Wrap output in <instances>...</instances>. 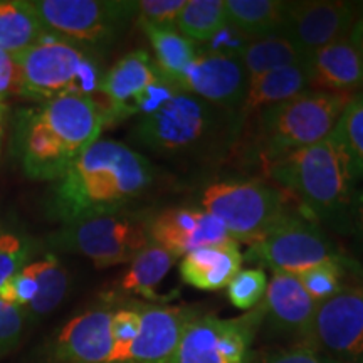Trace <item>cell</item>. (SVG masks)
<instances>
[{"label":"cell","instance_id":"21","mask_svg":"<svg viewBox=\"0 0 363 363\" xmlns=\"http://www.w3.org/2000/svg\"><path fill=\"white\" fill-rule=\"evenodd\" d=\"M244 254L235 239L224 244L195 249L180 261V276L185 284L201 291H219L240 271Z\"/></svg>","mask_w":363,"mask_h":363},{"label":"cell","instance_id":"22","mask_svg":"<svg viewBox=\"0 0 363 363\" xmlns=\"http://www.w3.org/2000/svg\"><path fill=\"white\" fill-rule=\"evenodd\" d=\"M308 89H310V79H308L306 59L296 65L278 67V69L249 79L246 98L238 113L240 128L246 125L249 118L257 115L259 111L288 101Z\"/></svg>","mask_w":363,"mask_h":363},{"label":"cell","instance_id":"19","mask_svg":"<svg viewBox=\"0 0 363 363\" xmlns=\"http://www.w3.org/2000/svg\"><path fill=\"white\" fill-rule=\"evenodd\" d=\"M163 79L155 62L145 51L126 54L104 72L99 94L104 98L101 108L106 115L108 125L135 116V101L152 84Z\"/></svg>","mask_w":363,"mask_h":363},{"label":"cell","instance_id":"18","mask_svg":"<svg viewBox=\"0 0 363 363\" xmlns=\"http://www.w3.org/2000/svg\"><path fill=\"white\" fill-rule=\"evenodd\" d=\"M142 325L121 363H172L185 326L197 313L192 308L140 305Z\"/></svg>","mask_w":363,"mask_h":363},{"label":"cell","instance_id":"34","mask_svg":"<svg viewBox=\"0 0 363 363\" xmlns=\"http://www.w3.org/2000/svg\"><path fill=\"white\" fill-rule=\"evenodd\" d=\"M266 289V272L259 267H252V269H240L233 281L227 284L225 291L233 306L247 313L261 305Z\"/></svg>","mask_w":363,"mask_h":363},{"label":"cell","instance_id":"3","mask_svg":"<svg viewBox=\"0 0 363 363\" xmlns=\"http://www.w3.org/2000/svg\"><path fill=\"white\" fill-rule=\"evenodd\" d=\"M235 113L177 88L162 106L138 116L136 143L175 163H208L224 157L240 133Z\"/></svg>","mask_w":363,"mask_h":363},{"label":"cell","instance_id":"12","mask_svg":"<svg viewBox=\"0 0 363 363\" xmlns=\"http://www.w3.org/2000/svg\"><path fill=\"white\" fill-rule=\"evenodd\" d=\"M331 363H363V288L318 305L310 345Z\"/></svg>","mask_w":363,"mask_h":363},{"label":"cell","instance_id":"42","mask_svg":"<svg viewBox=\"0 0 363 363\" xmlns=\"http://www.w3.org/2000/svg\"><path fill=\"white\" fill-rule=\"evenodd\" d=\"M353 7H355V24H363V0L362 2H353Z\"/></svg>","mask_w":363,"mask_h":363},{"label":"cell","instance_id":"32","mask_svg":"<svg viewBox=\"0 0 363 363\" xmlns=\"http://www.w3.org/2000/svg\"><path fill=\"white\" fill-rule=\"evenodd\" d=\"M335 233L343 239V256L363 274V184H358L348 212Z\"/></svg>","mask_w":363,"mask_h":363},{"label":"cell","instance_id":"27","mask_svg":"<svg viewBox=\"0 0 363 363\" xmlns=\"http://www.w3.org/2000/svg\"><path fill=\"white\" fill-rule=\"evenodd\" d=\"M177 259L179 257L150 240L131 259L128 271L125 272L120 283V289L123 293L136 294V296L157 299V288L175 266Z\"/></svg>","mask_w":363,"mask_h":363},{"label":"cell","instance_id":"20","mask_svg":"<svg viewBox=\"0 0 363 363\" xmlns=\"http://www.w3.org/2000/svg\"><path fill=\"white\" fill-rule=\"evenodd\" d=\"M310 89L337 94L363 93V56L350 38L318 49L306 57Z\"/></svg>","mask_w":363,"mask_h":363},{"label":"cell","instance_id":"23","mask_svg":"<svg viewBox=\"0 0 363 363\" xmlns=\"http://www.w3.org/2000/svg\"><path fill=\"white\" fill-rule=\"evenodd\" d=\"M48 34L51 33L40 22L33 2L0 0V51L17 56Z\"/></svg>","mask_w":363,"mask_h":363},{"label":"cell","instance_id":"2","mask_svg":"<svg viewBox=\"0 0 363 363\" xmlns=\"http://www.w3.org/2000/svg\"><path fill=\"white\" fill-rule=\"evenodd\" d=\"M106 115L99 101L61 96L40 106L21 110L13 123V155L26 177L56 182L96 143Z\"/></svg>","mask_w":363,"mask_h":363},{"label":"cell","instance_id":"30","mask_svg":"<svg viewBox=\"0 0 363 363\" xmlns=\"http://www.w3.org/2000/svg\"><path fill=\"white\" fill-rule=\"evenodd\" d=\"M38 240L16 229H0V289L40 251Z\"/></svg>","mask_w":363,"mask_h":363},{"label":"cell","instance_id":"26","mask_svg":"<svg viewBox=\"0 0 363 363\" xmlns=\"http://www.w3.org/2000/svg\"><path fill=\"white\" fill-rule=\"evenodd\" d=\"M227 22L249 39L281 34L284 0H224Z\"/></svg>","mask_w":363,"mask_h":363},{"label":"cell","instance_id":"44","mask_svg":"<svg viewBox=\"0 0 363 363\" xmlns=\"http://www.w3.org/2000/svg\"><path fill=\"white\" fill-rule=\"evenodd\" d=\"M0 111H6V104H4V101H0Z\"/></svg>","mask_w":363,"mask_h":363},{"label":"cell","instance_id":"4","mask_svg":"<svg viewBox=\"0 0 363 363\" xmlns=\"http://www.w3.org/2000/svg\"><path fill=\"white\" fill-rule=\"evenodd\" d=\"M267 175L296 195L316 220L337 230L350 207L358 180L342 142L331 133L310 147L267 162Z\"/></svg>","mask_w":363,"mask_h":363},{"label":"cell","instance_id":"33","mask_svg":"<svg viewBox=\"0 0 363 363\" xmlns=\"http://www.w3.org/2000/svg\"><path fill=\"white\" fill-rule=\"evenodd\" d=\"M345 262H323V264L313 266L310 269L303 271L298 274L299 283H301L305 291L308 293L316 305L328 301L338 293L343 291V272Z\"/></svg>","mask_w":363,"mask_h":363},{"label":"cell","instance_id":"43","mask_svg":"<svg viewBox=\"0 0 363 363\" xmlns=\"http://www.w3.org/2000/svg\"><path fill=\"white\" fill-rule=\"evenodd\" d=\"M4 116H6V111H0V143H2L4 136Z\"/></svg>","mask_w":363,"mask_h":363},{"label":"cell","instance_id":"35","mask_svg":"<svg viewBox=\"0 0 363 363\" xmlns=\"http://www.w3.org/2000/svg\"><path fill=\"white\" fill-rule=\"evenodd\" d=\"M140 325H142V315L140 308H121L113 311L111 316V335L115 342V353H113V363H121L128 353L130 345L138 335Z\"/></svg>","mask_w":363,"mask_h":363},{"label":"cell","instance_id":"24","mask_svg":"<svg viewBox=\"0 0 363 363\" xmlns=\"http://www.w3.org/2000/svg\"><path fill=\"white\" fill-rule=\"evenodd\" d=\"M145 35L155 52V65L169 83L177 84L185 69L197 56V44L177 30V27H162L140 22Z\"/></svg>","mask_w":363,"mask_h":363},{"label":"cell","instance_id":"38","mask_svg":"<svg viewBox=\"0 0 363 363\" xmlns=\"http://www.w3.org/2000/svg\"><path fill=\"white\" fill-rule=\"evenodd\" d=\"M24 316L19 308L0 298V355L16 347L24 330Z\"/></svg>","mask_w":363,"mask_h":363},{"label":"cell","instance_id":"10","mask_svg":"<svg viewBox=\"0 0 363 363\" xmlns=\"http://www.w3.org/2000/svg\"><path fill=\"white\" fill-rule=\"evenodd\" d=\"M262 325V305L238 318L195 316L182 333L172 363H249Z\"/></svg>","mask_w":363,"mask_h":363},{"label":"cell","instance_id":"14","mask_svg":"<svg viewBox=\"0 0 363 363\" xmlns=\"http://www.w3.org/2000/svg\"><path fill=\"white\" fill-rule=\"evenodd\" d=\"M249 86L247 72L238 57L199 51L175 88L238 115Z\"/></svg>","mask_w":363,"mask_h":363},{"label":"cell","instance_id":"11","mask_svg":"<svg viewBox=\"0 0 363 363\" xmlns=\"http://www.w3.org/2000/svg\"><path fill=\"white\" fill-rule=\"evenodd\" d=\"M249 246V259L261 262L272 271L301 274L323 262H345L343 252L313 222L288 216Z\"/></svg>","mask_w":363,"mask_h":363},{"label":"cell","instance_id":"13","mask_svg":"<svg viewBox=\"0 0 363 363\" xmlns=\"http://www.w3.org/2000/svg\"><path fill=\"white\" fill-rule=\"evenodd\" d=\"M353 2L342 0H299L286 2L281 35L288 38L301 52H311L348 38L355 26Z\"/></svg>","mask_w":363,"mask_h":363},{"label":"cell","instance_id":"40","mask_svg":"<svg viewBox=\"0 0 363 363\" xmlns=\"http://www.w3.org/2000/svg\"><path fill=\"white\" fill-rule=\"evenodd\" d=\"M257 363H331L321 357L316 350L306 345H296V347L288 348V350L272 353V355L262 358Z\"/></svg>","mask_w":363,"mask_h":363},{"label":"cell","instance_id":"16","mask_svg":"<svg viewBox=\"0 0 363 363\" xmlns=\"http://www.w3.org/2000/svg\"><path fill=\"white\" fill-rule=\"evenodd\" d=\"M262 325L274 337L310 345L318 305L308 296L296 274L272 271L262 299Z\"/></svg>","mask_w":363,"mask_h":363},{"label":"cell","instance_id":"9","mask_svg":"<svg viewBox=\"0 0 363 363\" xmlns=\"http://www.w3.org/2000/svg\"><path fill=\"white\" fill-rule=\"evenodd\" d=\"M49 33L78 45L111 43L136 17V0H33Z\"/></svg>","mask_w":363,"mask_h":363},{"label":"cell","instance_id":"31","mask_svg":"<svg viewBox=\"0 0 363 363\" xmlns=\"http://www.w3.org/2000/svg\"><path fill=\"white\" fill-rule=\"evenodd\" d=\"M333 135L347 150L358 184H363V93L345 108Z\"/></svg>","mask_w":363,"mask_h":363},{"label":"cell","instance_id":"37","mask_svg":"<svg viewBox=\"0 0 363 363\" xmlns=\"http://www.w3.org/2000/svg\"><path fill=\"white\" fill-rule=\"evenodd\" d=\"M35 293H38V281H35L34 272L30 271L29 264H27L24 269L17 272L12 279H9L7 283L2 286V289H0V298H2L4 301L17 306L22 311L33 303Z\"/></svg>","mask_w":363,"mask_h":363},{"label":"cell","instance_id":"41","mask_svg":"<svg viewBox=\"0 0 363 363\" xmlns=\"http://www.w3.org/2000/svg\"><path fill=\"white\" fill-rule=\"evenodd\" d=\"M348 38H350L352 43L355 44V48L358 49V51H360V54L363 56V24L353 26L352 33H350V35H348Z\"/></svg>","mask_w":363,"mask_h":363},{"label":"cell","instance_id":"7","mask_svg":"<svg viewBox=\"0 0 363 363\" xmlns=\"http://www.w3.org/2000/svg\"><path fill=\"white\" fill-rule=\"evenodd\" d=\"M148 242V217L120 211L61 225L49 234L44 246L52 254H79L104 269L130 264Z\"/></svg>","mask_w":363,"mask_h":363},{"label":"cell","instance_id":"29","mask_svg":"<svg viewBox=\"0 0 363 363\" xmlns=\"http://www.w3.org/2000/svg\"><path fill=\"white\" fill-rule=\"evenodd\" d=\"M227 26L224 0H187L177 19V30L195 44L208 43Z\"/></svg>","mask_w":363,"mask_h":363},{"label":"cell","instance_id":"25","mask_svg":"<svg viewBox=\"0 0 363 363\" xmlns=\"http://www.w3.org/2000/svg\"><path fill=\"white\" fill-rule=\"evenodd\" d=\"M29 267L38 281V293L33 303L22 310V316L24 321L35 323L51 315L65 301L69 291V272L52 252L45 254L43 259L30 261Z\"/></svg>","mask_w":363,"mask_h":363},{"label":"cell","instance_id":"1","mask_svg":"<svg viewBox=\"0 0 363 363\" xmlns=\"http://www.w3.org/2000/svg\"><path fill=\"white\" fill-rule=\"evenodd\" d=\"M153 165L116 140L93 143L49 190L45 212L62 225L125 211L152 187Z\"/></svg>","mask_w":363,"mask_h":363},{"label":"cell","instance_id":"17","mask_svg":"<svg viewBox=\"0 0 363 363\" xmlns=\"http://www.w3.org/2000/svg\"><path fill=\"white\" fill-rule=\"evenodd\" d=\"M148 238L175 257L233 239L219 219L194 207H172L148 217Z\"/></svg>","mask_w":363,"mask_h":363},{"label":"cell","instance_id":"36","mask_svg":"<svg viewBox=\"0 0 363 363\" xmlns=\"http://www.w3.org/2000/svg\"><path fill=\"white\" fill-rule=\"evenodd\" d=\"M187 0H136V19L147 24L175 27Z\"/></svg>","mask_w":363,"mask_h":363},{"label":"cell","instance_id":"8","mask_svg":"<svg viewBox=\"0 0 363 363\" xmlns=\"http://www.w3.org/2000/svg\"><path fill=\"white\" fill-rule=\"evenodd\" d=\"M202 208L222 222L238 242L251 244L293 212L283 194L266 182L224 180L201 195Z\"/></svg>","mask_w":363,"mask_h":363},{"label":"cell","instance_id":"28","mask_svg":"<svg viewBox=\"0 0 363 363\" xmlns=\"http://www.w3.org/2000/svg\"><path fill=\"white\" fill-rule=\"evenodd\" d=\"M235 57L246 69L247 78L254 79L272 69H278V67L305 61L308 56L299 51L288 38L281 34H272L266 38L251 39Z\"/></svg>","mask_w":363,"mask_h":363},{"label":"cell","instance_id":"6","mask_svg":"<svg viewBox=\"0 0 363 363\" xmlns=\"http://www.w3.org/2000/svg\"><path fill=\"white\" fill-rule=\"evenodd\" d=\"M353 98L350 94L308 89L254 115L257 145L266 160L271 162L328 138Z\"/></svg>","mask_w":363,"mask_h":363},{"label":"cell","instance_id":"5","mask_svg":"<svg viewBox=\"0 0 363 363\" xmlns=\"http://www.w3.org/2000/svg\"><path fill=\"white\" fill-rule=\"evenodd\" d=\"M21 71L19 94L34 101L61 96L94 98L103 72L91 52L69 40L48 34L40 43L17 54Z\"/></svg>","mask_w":363,"mask_h":363},{"label":"cell","instance_id":"15","mask_svg":"<svg viewBox=\"0 0 363 363\" xmlns=\"http://www.w3.org/2000/svg\"><path fill=\"white\" fill-rule=\"evenodd\" d=\"M113 310L91 308L62 326L48 343L44 363H113Z\"/></svg>","mask_w":363,"mask_h":363},{"label":"cell","instance_id":"39","mask_svg":"<svg viewBox=\"0 0 363 363\" xmlns=\"http://www.w3.org/2000/svg\"><path fill=\"white\" fill-rule=\"evenodd\" d=\"M21 71L16 57L6 51H0V101L7 96L19 94Z\"/></svg>","mask_w":363,"mask_h":363}]
</instances>
